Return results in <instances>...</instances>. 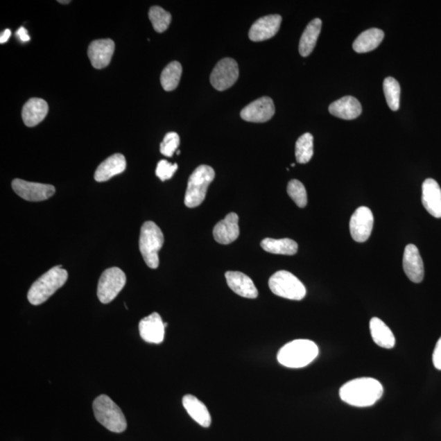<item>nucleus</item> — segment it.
Here are the masks:
<instances>
[{
    "instance_id": "1",
    "label": "nucleus",
    "mask_w": 441,
    "mask_h": 441,
    "mask_svg": "<svg viewBox=\"0 0 441 441\" xmlns=\"http://www.w3.org/2000/svg\"><path fill=\"white\" fill-rule=\"evenodd\" d=\"M383 388L378 380L360 378L349 381L339 390L342 401L356 407H369L379 401Z\"/></svg>"
},
{
    "instance_id": "2",
    "label": "nucleus",
    "mask_w": 441,
    "mask_h": 441,
    "mask_svg": "<svg viewBox=\"0 0 441 441\" xmlns=\"http://www.w3.org/2000/svg\"><path fill=\"white\" fill-rule=\"evenodd\" d=\"M318 355L319 348L314 342L297 339L280 349L277 359L284 366L298 369L311 364Z\"/></svg>"
},
{
    "instance_id": "3",
    "label": "nucleus",
    "mask_w": 441,
    "mask_h": 441,
    "mask_svg": "<svg viewBox=\"0 0 441 441\" xmlns=\"http://www.w3.org/2000/svg\"><path fill=\"white\" fill-rule=\"evenodd\" d=\"M68 273L61 266H54L32 284L28 292L29 302L38 306L47 301L67 282Z\"/></svg>"
},
{
    "instance_id": "4",
    "label": "nucleus",
    "mask_w": 441,
    "mask_h": 441,
    "mask_svg": "<svg viewBox=\"0 0 441 441\" xmlns=\"http://www.w3.org/2000/svg\"><path fill=\"white\" fill-rule=\"evenodd\" d=\"M96 420L112 433H121L127 429V421L121 408L112 399L101 395L93 404Z\"/></svg>"
},
{
    "instance_id": "5",
    "label": "nucleus",
    "mask_w": 441,
    "mask_h": 441,
    "mask_svg": "<svg viewBox=\"0 0 441 441\" xmlns=\"http://www.w3.org/2000/svg\"><path fill=\"white\" fill-rule=\"evenodd\" d=\"M162 230L154 222H146L142 225L140 234L139 249L142 257L150 268L159 266L158 252L164 245Z\"/></svg>"
},
{
    "instance_id": "6",
    "label": "nucleus",
    "mask_w": 441,
    "mask_h": 441,
    "mask_svg": "<svg viewBox=\"0 0 441 441\" xmlns=\"http://www.w3.org/2000/svg\"><path fill=\"white\" fill-rule=\"evenodd\" d=\"M214 178V170L209 165H200L196 168L187 184L185 205L188 208H196L203 203L209 186Z\"/></svg>"
},
{
    "instance_id": "7",
    "label": "nucleus",
    "mask_w": 441,
    "mask_h": 441,
    "mask_svg": "<svg viewBox=\"0 0 441 441\" xmlns=\"http://www.w3.org/2000/svg\"><path fill=\"white\" fill-rule=\"evenodd\" d=\"M269 288L279 297L300 301L305 297L306 289L300 279L287 270H279L269 279Z\"/></svg>"
},
{
    "instance_id": "8",
    "label": "nucleus",
    "mask_w": 441,
    "mask_h": 441,
    "mask_svg": "<svg viewBox=\"0 0 441 441\" xmlns=\"http://www.w3.org/2000/svg\"><path fill=\"white\" fill-rule=\"evenodd\" d=\"M126 284V275L121 269L112 268L105 270L98 282V297L100 302L104 304L112 302Z\"/></svg>"
},
{
    "instance_id": "9",
    "label": "nucleus",
    "mask_w": 441,
    "mask_h": 441,
    "mask_svg": "<svg viewBox=\"0 0 441 441\" xmlns=\"http://www.w3.org/2000/svg\"><path fill=\"white\" fill-rule=\"evenodd\" d=\"M240 71L236 60L223 58L216 65L210 76L211 85L215 89L225 91L236 84Z\"/></svg>"
},
{
    "instance_id": "10",
    "label": "nucleus",
    "mask_w": 441,
    "mask_h": 441,
    "mask_svg": "<svg viewBox=\"0 0 441 441\" xmlns=\"http://www.w3.org/2000/svg\"><path fill=\"white\" fill-rule=\"evenodd\" d=\"M12 187L17 196L31 202L49 199L56 191L55 187L49 184L31 182L21 179H15L12 182Z\"/></svg>"
},
{
    "instance_id": "11",
    "label": "nucleus",
    "mask_w": 441,
    "mask_h": 441,
    "mask_svg": "<svg viewBox=\"0 0 441 441\" xmlns=\"http://www.w3.org/2000/svg\"><path fill=\"white\" fill-rule=\"evenodd\" d=\"M374 214L365 206L358 208L350 220V232L353 240L363 243L370 238L374 227Z\"/></svg>"
},
{
    "instance_id": "12",
    "label": "nucleus",
    "mask_w": 441,
    "mask_h": 441,
    "mask_svg": "<svg viewBox=\"0 0 441 441\" xmlns=\"http://www.w3.org/2000/svg\"><path fill=\"white\" fill-rule=\"evenodd\" d=\"M275 105L269 96H263L246 105L241 110V116L247 122L265 123L274 116Z\"/></svg>"
},
{
    "instance_id": "13",
    "label": "nucleus",
    "mask_w": 441,
    "mask_h": 441,
    "mask_svg": "<svg viewBox=\"0 0 441 441\" xmlns=\"http://www.w3.org/2000/svg\"><path fill=\"white\" fill-rule=\"evenodd\" d=\"M282 21V16L277 15L259 18L251 26L249 32L250 39L254 42H261L273 38L277 34Z\"/></svg>"
},
{
    "instance_id": "14",
    "label": "nucleus",
    "mask_w": 441,
    "mask_h": 441,
    "mask_svg": "<svg viewBox=\"0 0 441 441\" xmlns=\"http://www.w3.org/2000/svg\"><path fill=\"white\" fill-rule=\"evenodd\" d=\"M403 268L407 277L413 283H420L424 278V265L419 249L415 245H408L404 250Z\"/></svg>"
},
{
    "instance_id": "15",
    "label": "nucleus",
    "mask_w": 441,
    "mask_h": 441,
    "mask_svg": "<svg viewBox=\"0 0 441 441\" xmlns=\"http://www.w3.org/2000/svg\"><path fill=\"white\" fill-rule=\"evenodd\" d=\"M114 41L110 39L94 40L89 45L88 55L92 65L96 69L107 67L114 53Z\"/></svg>"
},
{
    "instance_id": "16",
    "label": "nucleus",
    "mask_w": 441,
    "mask_h": 441,
    "mask_svg": "<svg viewBox=\"0 0 441 441\" xmlns=\"http://www.w3.org/2000/svg\"><path fill=\"white\" fill-rule=\"evenodd\" d=\"M165 326L156 312L145 317L139 323L140 336L145 342L159 344L164 341Z\"/></svg>"
},
{
    "instance_id": "17",
    "label": "nucleus",
    "mask_w": 441,
    "mask_h": 441,
    "mask_svg": "<svg viewBox=\"0 0 441 441\" xmlns=\"http://www.w3.org/2000/svg\"><path fill=\"white\" fill-rule=\"evenodd\" d=\"M422 202L424 208L434 218H441V189L438 182L427 178L422 183Z\"/></svg>"
},
{
    "instance_id": "18",
    "label": "nucleus",
    "mask_w": 441,
    "mask_h": 441,
    "mask_svg": "<svg viewBox=\"0 0 441 441\" xmlns=\"http://www.w3.org/2000/svg\"><path fill=\"white\" fill-rule=\"evenodd\" d=\"M213 233L215 241L222 245H229L236 241L240 236L238 215L230 213L226 218L216 224Z\"/></svg>"
},
{
    "instance_id": "19",
    "label": "nucleus",
    "mask_w": 441,
    "mask_h": 441,
    "mask_svg": "<svg viewBox=\"0 0 441 441\" xmlns=\"http://www.w3.org/2000/svg\"><path fill=\"white\" fill-rule=\"evenodd\" d=\"M329 110L334 116L351 121L361 116L362 107L356 98L346 96L331 104Z\"/></svg>"
},
{
    "instance_id": "20",
    "label": "nucleus",
    "mask_w": 441,
    "mask_h": 441,
    "mask_svg": "<svg viewBox=\"0 0 441 441\" xmlns=\"http://www.w3.org/2000/svg\"><path fill=\"white\" fill-rule=\"evenodd\" d=\"M126 166V159L123 155L114 154L110 156L96 168L94 174L95 180L98 182H107L125 171Z\"/></svg>"
},
{
    "instance_id": "21",
    "label": "nucleus",
    "mask_w": 441,
    "mask_h": 441,
    "mask_svg": "<svg viewBox=\"0 0 441 441\" xmlns=\"http://www.w3.org/2000/svg\"><path fill=\"white\" fill-rule=\"evenodd\" d=\"M228 286L238 295L246 298H256L259 291L252 280L245 274L240 272L226 273Z\"/></svg>"
},
{
    "instance_id": "22",
    "label": "nucleus",
    "mask_w": 441,
    "mask_h": 441,
    "mask_svg": "<svg viewBox=\"0 0 441 441\" xmlns=\"http://www.w3.org/2000/svg\"><path fill=\"white\" fill-rule=\"evenodd\" d=\"M49 112L48 103L40 98H31L22 108L21 116L27 127H34L42 122Z\"/></svg>"
},
{
    "instance_id": "23",
    "label": "nucleus",
    "mask_w": 441,
    "mask_h": 441,
    "mask_svg": "<svg viewBox=\"0 0 441 441\" xmlns=\"http://www.w3.org/2000/svg\"><path fill=\"white\" fill-rule=\"evenodd\" d=\"M184 408L197 424L204 427L211 425V416L203 402L192 395H187L182 399Z\"/></svg>"
},
{
    "instance_id": "24",
    "label": "nucleus",
    "mask_w": 441,
    "mask_h": 441,
    "mask_svg": "<svg viewBox=\"0 0 441 441\" xmlns=\"http://www.w3.org/2000/svg\"><path fill=\"white\" fill-rule=\"evenodd\" d=\"M372 338L377 345L386 349H392L396 343L392 331L382 320L374 317L370 322Z\"/></svg>"
},
{
    "instance_id": "25",
    "label": "nucleus",
    "mask_w": 441,
    "mask_h": 441,
    "mask_svg": "<svg viewBox=\"0 0 441 441\" xmlns=\"http://www.w3.org/2000/svg\"><path fill=\"white\" fill-rule=\"evenodd\" d=\"M384 38L382 30L372 28L367 30L354 41L353 49L358 53H365L373 51L378 48Z\"/></svg>"
},
{
    "instance_id": "26",
    "label": "nucleus",
    "mask_w": 441,
    "mask_h": 441,
    "mask_svg": "<svg viewBox=\"0 0 441 441\" xmlns=\"http://www.w3.org/2000/svg\"><path fill=\"white\" fill-rule=\"evenodd\" d=\"M321 27L322 21L320 18L312 20L306 27L300 43V53L302 57H309L313 51L320 34Z\"/></svg>"
},
{
    "instance_id": "27",
    "label": "nucleus",
    "mask_w": 441,
    "mask_h": 441,
    "mask_svg": "<svg viewBox=\"0 0 441 441\" xmlns=\"http://www.w3.org/2000/svg\"><path fill=\"white\" fill-rule=\"evenodd\" d=\"M261 246L266 252L274 254L294 255L297 252V243L291 239L266 238L261 242Z\"/></svg>"
},
{
    "instance_id": "28",
    "label": "nucleus",
    "mask_w": 441,
    "mask_h": 441,
    "mask_svg": "<svg viewBox=\"0 0 441 441\" xmlns=\"http://www.w3.org/2000/svg\"><path fill=\"white\" fill-rule=\"evenodd\" d=\"M182 73V67L178 62H172L164 69L160 82L165 91H173L177 89L180 82Z\"/></svg>"
},
{
    "instance_id": "29",
    "label": "nucleus",
    "mask_w": 441,
    "mask_h": 441,
    "mask_svg": "<svg viewBox=\"0 0 441 441\" xmlns=\"http://www.w3.org/2000/svg\"><path fill=\"white\" fill-rule=\"evenodd\" d=\"M313 153V136L309 132L304 133L296 142L295 155L297 163H309Z\"/></svg>"
},
{
    "instance_id": "30",
    "label": "nucleus",
    "mask_w": 441,
    "mask_h": 441,
    "mask_svg": "<svg viewBox=\"0 0 441 441\" xmlns=\"http://www.w3.org/2000/svg\"><path fill=\"white\" fill-rule=\"evenodd\" d=\"M383 91L390 110H396L399 107V96H401V86L396 79L388 77L383 82Z\"/></svg>"
},
{
    "instance_id": "31",
    "label": "nucleus",
    "mask_w": 441,
    "mask_h": 441,
    "mask_svg": "<svg viewBox=\"0 0 441 441\" xmlns=\"http://www.w3.org/2000/svg\"><path fill=\"white\" fill-rule=\"evenodd\" d=\"M149 18L156 32L162 33L168 28L172 21V16L164 8L159 6L151 7L149 11Z\"/></svg>"
},
{
    "instance_id": "32",
    "label": "nucleus",
    "mask_w": 441,
    "mask_h": 441,
    "mask_svg": "<svg viewBox=\"0 0 441 441\" xmlns=\"http://www.w3.org/2000/svg\"><path fill=\"white\" fill-rule=\"evenodd\" d=\"M287 192L295 204L304 208L307 205V194L304 185L296 179H293L288 184Z\"/></svg>"
},
{
    "instance_id": "33",
    "label": "nucleus",
    "mask_w": 441,
    "mask_h": 441,
    "mask_svg": "<svg viewBox=\"0 0 441 441\" xmlns=\"http://www.w3.org/2000/svg\"><path fill=\"white\" fill-rule=\"evenodd\" d=\"M180 145V137L177 132H171L165 135L162 144H160V153L167 157H172Z\"/></svg>"
},
{
    "instance_id": "34",
    "label": "nucleus",
    "mask_w": 441,
    "mask_h": 441,
    "mask_svg": "<svg viewBox=\"0 0 441 441\" xmlns=\"http://www.w3.org/2000/svg\"><path fill=\"white\" fill-rule=\"evenodd\" d=\"M178 166L177 164H171L167 162V160L162 159L157 164V168L155 170L156 176H157L160 180L166 181L168 179L172 178L174 173L177 171Z\"/></svg>"
},
{
    "instance_id": "35",
    "label": "nucleus",
    "mask_w": 441,
    "mask_h": 441,
    "mask_svg": "<svg viewBox=\"0 0 441 441\" xmlns=\"http://www.w3.org/2000/svg\"><path fill=\"white\" fill-rule=\"evenodd\" d=\"M433 361L435 369L441 370V337L436 343L433 356Z\"/></svg>"
},
{
    "instance_id": "36",
    "label": "nucleus",
    "mask_w": 441,
    "mask_h": 441,
    "mask_svg": "<svg viewBox=\"0 0 441 441\" xmlns=\"http://www.w3.org/2000/svg\"><path fill=\"white\" fill-rule=\"evenodd\" d=\"M16 36L21 41V42H28V41L31 40L28 32H27L23 26L20 27V28L17 30L16 32Z\"/></svg>"
},
{
    "instance_id": "37",
    "label": "nucleus",
    "mask_w": 441,
    "mask_h": 441,
    "mask_svg": "<svg viewBox=\"0 0 441 441\" xmlns=\"http://www.w3.org/2000/svg\"><path fill=\"white\" fill-rule=\"evenodd\" d=\"M12 35V32L9 29H6L1 34V37H0V43L4 44L6 43L10 36Z\"/></svg>"
},
{
    "instance_id": "38",
    "label": "nucleus",
    "mask_w": 441,
    "mask_h": 441,
    "mask_svg": "<svg viewBox=\"0 0 441 441\" xmlns=\"http://www.w3.org/2000/svg\"><path fill=\"white\" fill-rule=\"evenodd\" d=\"M58 2L61 3H71V1H68V0H67V1H58Z\"/></svg>"
},
{
    "instance_id": "39",
    "label": "nucleus",
    "mask_w": 441,
    "mask_h": 441,
    "mask_svg": "<svg viewBox=\"0 0 441 441\" xmlns=\"http://www.w3.org/2000/svg\"><path fill=\"white\" fill-rule=\"evenodd\" d=\"M291 166H292V167L295 166V164H291Z\"/></svg>"
}]
</instances>
